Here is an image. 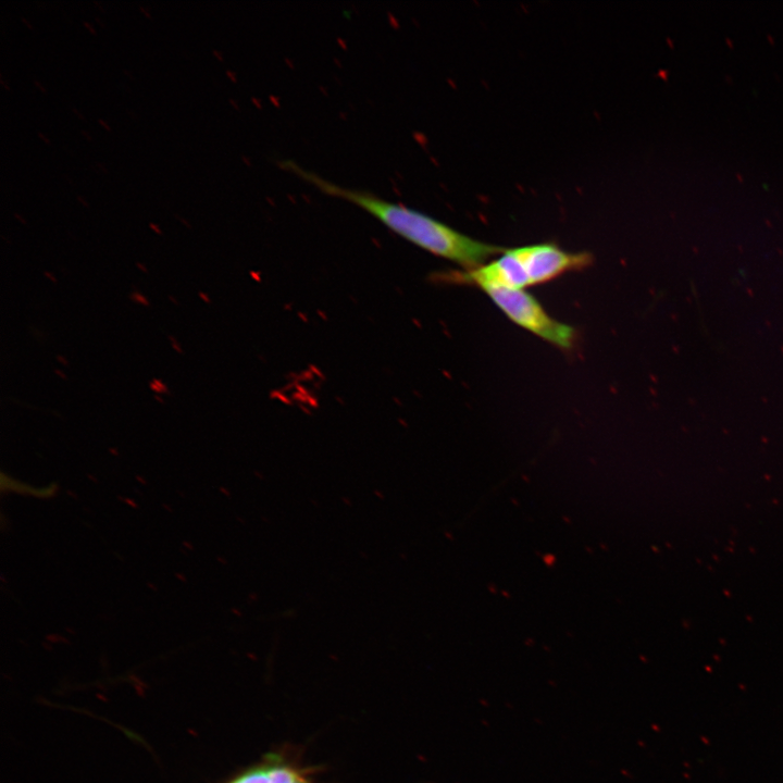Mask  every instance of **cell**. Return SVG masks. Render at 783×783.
Instances as JSON below:
<instances>
[{"label": "cell", "mask_w": 783, "mask_h": 783, "mask_svg": "<svg viewBox=\"0 0 783 783\" xmlns=\"http://www.w3.org/2000/svg\"><path fill=\"white\" fill-rule=\"evenodd\" d=\"M279 165L313 185L321 192L356 204L408 241L437 257L453 261L464 270L478 268L485 264L486 260L505 250L469 237L401 203L389 202L364 190L337 185L290 160L282 161Z\"/></svg>", "instance_id": "cell-1"}, {"label": "cell", "mask_w": 783, "mask_h": 783, "mask_svg": "<svg viewBox=\"0 0 783 783\" xmlns=\"http://www.w3.org/2000/svg\"><path fill=\"white\" fill-rule=\"evenodd\" d=\"M483 290L514 324L561 349L573 347L575 330L552 319L524 289L489 287Z\"/></svg>", "instance_id": "cell-2"}, {"label": "cell", "mask_w": 783, "mask_h": 783, "mask_svg": "<svg viewBox=\"0 0 783 783\" xmlns=\"http://www.w3.org/2000/svg\"><path fill=\"white\" fill-rule=\"evenodd\" d=\"M527 275L530 286L550 282L560 275L591 265L588 252H569L555 244L544 243L513 248Z\"/></svg>", "instance_id": "cell-3"}, {"label": "cell", "mask_w": 783, "mask_h": 783, "mask_svg": "<svg viewBox=\"0 0 783 783\" xmlns=\"http://www.w3.org/2000/svg\"><path fill=\"white\" fill-rule=\"evenodd\" d=\"M270 783H295L300 776L293 768L284 765L269 767Z\"/></svg>", "instance_id": "cell-4"}, {"label": "cell", "mask_w": 783, "mask_h": 783, "mask_svg": "<svg viewBox=\"0 0 783 783\" xmlns=\"http://www.w3.org/2000/svg\"><path fill=\"white\" fill-rule=\"evenodd\" d=\"M231 783H270L269 767H259L250 770Z\"/></svg>", "instance_id": "cell-5"}, {"label": "cell", "mask_w": 783, "mask_h": 783, "mask_svg": "<svg viewBox=\"0 0 783 783\" xmlns=\"http://www.w3.org/2000/svg\"><path fill=\"white\" fill-rule=\"evenodd\" d=\"M84 26L94 35H96V29L92 27V25L86 21L83 22Z\"/></svg>", "instance_id": "cell-6"}, {"label": "cell", "mask_w": 783, "mask_h": 783, "mask_svg": "<svg viewBox=\"0 0 783 783\" xmlns=\"http://www.w3.org/2000/svg\"><path fill=\"white\" fill-rule=\"evenodd\" d=\"M37 135L39 138H41L47 145H51V141L47 138L46 135H44L40 130H37Z\"/></svg>", "instance_id": "cell-7"}, {"label": "cell", "mask_w": 783, "mask_h": 783, "mask_svg": "<svg viewBox=\"0 0 783 783\" xmlns=\"http://www.w3.org/2000/svg\"><path fill=\"white\" fill-rule=\"evenodd\" d=\"M34 84L40 91L46 92V88L36 78H34Z\"/></svg>", "instance_id": "cell-8"}, {"label": "cell", "mask_w": 783, "mask_h": 783, "mask_svg": "<svg viewBox=\"0 0 783 783\" xmlns=\"http://www.w3.org/2000/svg\"><path fill=\"white\" fill-rule=\"evenodd\" d=\"M98 122H99L107 130H109V132L111 130L110 126L108 125V123H107L104 120L98 119Z\"/></svg>", "instance_id": "cell-9"}, {"label": "cell", "mask_w": 783, "mask_h": 783, "mask_svg": "<svg viewBox=\"0 0 783 783\" xmlns=\"http://www.w3.org/2000/svg\"><path fill=\"white\" fill-rule=\"evenodd\" d=\"M72 111L80 119L84 120V115L80 113L79 110H77L75 107H72Z\"/></svg>", "instance_id": "cell-10"}, {"label": "cell", "mask_w": 783, "mask_h": 783, "mask_svg": "<svg viewBox=\"0 0 783 783\" xmlns=\"http://www.w3.org/2000/svg\"><path fill=\"white\" fill-rule=\"evenodd\" d=\"M0 83L7 90H10L9 85L4 82L2 74H0Z\"/></svg>", "instance_id": "cell-11"}, {"label": "cell", "mask_w": 783, "mask_h": 783, "mask_svg": "<svg viewBox=\"0 0 783 783\" xmlns=\"http://www.w3.org/2000/svg\"><path fill=\"white\" fill-rule=\"evenodd\" d=\"M139 10H140L147 17H151L150 12H149L146 8L139 7Z\"/></svg>", "instance_id": "cell-12"}, {"label": "cell", "mask_w": 783, "mask_h": 783, "mask_svg": "<svg viewBox=\"0 0 783 783\" xmlns=\"http://www.w3.org/2000/svg\"><path fill=\"white\" fill-rule=\"evenodd\" d=\"M76 199L84 206L88 207V202L80 196H77Z\"/></svg>", "instance_id": "cell-13"}, {"label": "cell", "mask_w": 783, "mask_h": 783, "mask_svg": "<svg viewBox=\"0 0 783 783\" xmlns=\"http://www.w3.org/2000/svg\"><path fill=\"white\" fill-rule=\"evenodd\" d=\"M149 226H150V228H152L156 233L161 234V231L159 229L158 225H156V224H153V223H150Z\"/></svg>", "instance_id": "cell-14"}, {"label": "cell", "mask_w": 783, "mask_h": 783, "mask_svg": "<svg viewBox=\"0 0 783 783\" xmlns=\"http://www.w3.org/2000/svg\"><path fill=\"white\" fill-rule=\"evenodd\" d=\"M21 20L28 28L33 29L32 24L24 16H21Z\"/></svg>", "instance_id": "cell-15"}, {"label": "cell", "mask_w": 783, "mask_h": 783, "mask_svg": "<svg viewBox=\"0 0 783 783\" xmlns=\"http://www.w3.org/2000/svg\"><path fill=\"white\" fill-rule=\"evenodd\" d=\"M175 216H176L182 223H184L187 227H190L189 223H188L185 219L181 217V216L177 215V214H176Z\"/></svg>", "instance_id": "cell-16"}, {"label": "cell", "mask_w": 783, "mask_h": 783, "mask_svg": "<svg viewBox=\"0 0 783 783\" xmlns=\"http://www.w3.org/2000/svg\"><path fill=\"white\" fill-rule=\"evenodd\" d=\"M295 783H309L303 776H299Z\"/></svg>", "instance_id": "cell-17"}, {"label": "cell", "mask_w": 783, "mask_h": 783, "mask_svg": "<svg viewBox=\"0 0 783 783\" xmlns=\"http://www.w3.org/2000/svg\"><path fill=\"white\" fill-rule=\"evenodd\" d=\"M14 216H15L21 223H23V224L26 223V221H25L20 214L14 213Z\"/></svg>", "instance_id": "cell-18"}, {"label": "cell", "mask_w": 783, "mask_h": 783, "mask_svg": "<svg viewBox=\"0 0 783 783\" xmlns=\"http://www.w3.org/2000/svg\"><path fill=\"white\" fill-rule=\"evenodd\" d=\"M80 133H82L88 140H91V136H90L85 129H82Z\"/></svg>", "instance_id": "cell-19"}, {"label": "cell", "mask_w": 783, "mask_h": 783, "mask_svg": "<svg viewBox=\"0 0 783 783\" xmlns=\"http://www.w3.org/2000/svg\"><path fill=\"white\" fill-rule=\"evenodd\" d=\"M96 166H98L102 172H107L105 166H103L101 163H96Z\"/></svg>", "instance_id": "cell-20"}, {"label": "cell", "mask_w": 783, "mask_h": 783, "mask_svg": "<svg viewBox=\"0 0 783 783\" xmlns=\"http://www.w3.org/2000/svg\"><path fill=\"white\" fill-rule=\"evenodd\" d=\"M123 72L130 78H133L132 73H129L126 69H123Z\"/></svg>", "instance_id": "cell-21"}, {"label": "cell", "mask_w": 783, "mask_h": 783, "mask_svg": "<svg viewBox=\"0 0 783 783\" xmlns=\"http://www.w3.org/2000/svg\"><path fill=\"white\" fill-rule=\"evenodd\" d=\"M94 3L99 8V10L103 11V8L100 5V3L98 1L95 0Z\"/></svg>", "instance_id": "cell-22"}, {"label": "cell", "mask_w": 783, "mask_h": 783, "mask_svg": "<svg viewBox=\"0 0 783 783\" xmlns=\"http://www.w3.org/2000/svg\"><path fill=\"white\" fill-rule=\"evenodd\" d=\"M96 21H97L102 27H105V24H103V22H101V20H100L99 17H96Z\"/></svg>", "instance_id": "cell-23"}]
</instances>
